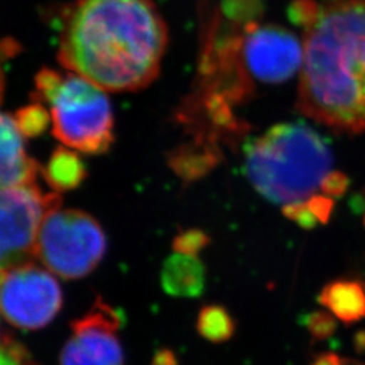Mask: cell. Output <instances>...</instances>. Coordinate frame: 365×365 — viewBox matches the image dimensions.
Here are the masks:
<instances>
[{
	"mask_svg": "<svg viewBox=\"0 0 365 365\" xmlns=\"http://www.w3.org/2000/svg\"><path fill=\"white\" fill-rule=\"evenodd\" d=\"M167 43L152 0H78L61 31L58 60L105 91H138L157 78Z\"/></svg>",
	"mask_w": 365,
	"mask_h": 365,
	"instance_id": "6da1fadb",
	"label": "cell"
},
{
	"mask_svg": "<svg viewBox=\"0 0 365 365\" xmlns=\"http://www.w3.org/2000/svg\"><path fill=\"white\" fill-rule=\"evenodd\" d=\"M304 27L298 108L342 133L365 130V0H295Z\"/></svg>",
	"mask_w": 365,
	"mask_h": 365,
	"instance_id": "7a4b0ae2",
	"label": "cell"
},
{
	"mask_svg": "<svg viewBox=\"0 0 365 365\" xmlns=\"http://www.w3.org/2000/svg\"><path fill=\"white\" fill-rule=\"evenodd\" d=\"M245 170L255 190L283 209L318 196L339 195L341 173L322 137L299 122L265 131L245 150Z\"/></svg>",
	"mask_w": 365,
	"mask_h": 365,
	"instance_id": "3957f363",
	"label": "cell"
},
{
	"mask_svg": "<svg viewBox=\"0 0 365 365\" xmlns=\"http://www.w3.org/2000/svg\"><path fill=\"white\" fill-rule=\"evenodd\" d=\"M36 102L48 106L53 134L83 153H105L114 141V115L105 90L73 72L51 68L36 76Z\"/></svg>",
	"mask_w": 365,
	"mask_h": 365,
	"instance_id": "277c9868",
	"label": "cell"
},
{
	"mask_svg": "<svg viewBox=\"0 0 365 365\" xmlns=\"http://www.w3.org/2000/svg\"><path fill=\"white\" fill-rule=\"evenodd\" d=\"M106 235L90 214L80 210H51L41 222L33 255L52 274L81 279L105 256Z\"/></svg>",
	"mask_w": 365,
	"mask_h": 365,
	"instance_id": "5b68a950",
	"label": "cell"
},
{
	"mask_svg": "<svg viewBox=\"0 0 365 365\" xmlns=\"http://www.w3.org/2000/svg\"><path fill=\"white\" fill-rule=\"evenodd\" d=\"M63 292L49 269L25 260L0 269V314L13 327L37 330L51 324Z\"/></svg>",
	"mask_w": 365,
	"mask_h": 365,
	"instance_id": "8992f818",
	"label": "cell"
},
{
	"mask_svg": "<svg viewBox=\"0 0 365 365\" xmlns=\"http://www.w3.org/2000/svg\"><path fill=\"white\" fill-rule=\"evenodd\" d=\"M60 202L36 184L0 190V269L33 256L39 225Z\"/></svg>",
	"mask_w": 365,
	"mask_h": 365,
	"instance_id": "52a82bcc",
	"label": "cell"
},
{
	"mask_svg": "<svg viewBox=\"0 0 365 365\" xmlns=\"http://www.w3.org/2000/svg\"><path fill=\"white\" fill-rule=\"evenodd\" d=\"M122 317L103 300L72 324V334L61 352V365H123L118 337Z\"/></svg>",
	"mask_w": 365,
	"mask_h": 365,
	"instance_id": "ba28073f",
	"label": "cell"
},
{
	"mask_svg": "<svg viewBox=\"0 0 365 365\" xmlns=\"http://www.w3.org/2000/svg\"><path fill=\"white\" fill-rule=\"evenodd\" d=\"M242 54L250 75L265 84L287 81L303 64V41L283 27L249 25Z\"/></svg>",
	"mask_w": 365,
	"mask_h": 365,
	"instance_id": "9c48e42d",
	"label": "cell"
},
{
	"mask_svg": "<svg viewBox=\"0 0 365 365\" xmlns=\"http://www.w3.org/2000/svg\"><path fill=\"white\" fill-rule=\"evenodd\" d=\"M15 118L0 113V190L36 184L38 164L27 156Z\"/></svg>",
	"mask_w": 365,
	"mask_h": 365,
	"instance_id": "30bf717a",
	"label": "cell"
},
{
	"mask_svg": "<svg viewBox=\"0 0 365 365\" xmlns=\"http://www.w3.org/2000/svg\"><path fill=\"white\" fill-rule=\"evenodd\" d=\"M163 287L180 298H196L205 289V267L196 256L175 252L164 264Z\"/></svg>",
	"mask_w": 365,
	"mask_h": 365,
	"instance_id": "8fae6325",
	"label": "cell"
},
{
	"mask_svg": "<svg viewBox=\"0 0 365 365\" xmlns=\"http://www.w3.org/2000/svg\"><path fill=\"white\" fill-rule=\"evenodd\" d=\"M318 299L346 325L365 318V286L359 280L331 282L321 291Z\"/></svg>",
	"mask_w": 365,
	"mask_h": 365,
	"instance_id": "7c38bea8",
	"label": "cell"
},
{
	"mask_svg": "<svg viewBox=\"0 0 365 365\" xmlns=\"http://www.w3.org/2000/svg\"><path fill=\"white\" fill-rule=\"evenodd\" d=\"M43 175L54 192L58 194L76 188L86 178V167L76 153L60 148L49 158Z\"/></svg>",
	"mask_w": 365,
	"mask_h": 365,
	"instance_id": "4fadbf2b",
	"label": "cell"
},
{
	"mask_svg": "<svg viewBox=\"0 0 365 365\" xmlns=\"http://www.w3.org/2000/svg\"><path fill=\"white\" fill-rule=\"evenodd\" d=\"M197 331L202 337L214 344L226 342L235 331V319L222 306H206L197 317Z\"/></svg>",
	"mask_w": 365,
	"mask_h": 365,
	"instance_id": "5bb4252c",
	"label": "cell"
},
{
	"mask_svg": "<svg viewBox=\"0 0 365 365\" xmlns=\"http://www.w3.org/2000/svg\"><path fill=\"white\" fill-rule=\"evenodd\" d=\"M14 118L25 137H37L49 126V122H52L46 107L38 102L22 108Z\"/></svg>",
	"mask_w": 365,
	"mask_h": 365,
	"instance_id": "9a60e30c",
	"label": "cell"
},
{
	"mask_svg": "<svg viewBox=\"0 0 365 365\" xmlns=\"http://www.w3.org/2000/svg\"><path fill=\"white\" fill-rule=\"evenodd\" d=\"M304 325L315 339H327L337 330V322L333 314L327 312H313L306 315Z\"/></svg>",
	"mask_w": 365,
	"mask_h": 365,
	"instance_id": "2e32d148",
	"label": "cell"
},
{
	"mask_svg": "<svg viewBox=\"0 0 365 365\" xmlns=\"http://www.w3.org/2000/svg\"><path fill=\"white\" fill-rule=\"evenodd\" d=\"M0 365H36L25 348L6 336L0 337Z\"/></svg>",
	"mask_w": 365,
	"mask_h": 365,
	"instance_id": "e0dca14e",
	"label": "cell"
},
{
	"mask_svg": "<svg viewBox=\"0 0 365 365\" xmlns=\"http://www.w3.org/2000/svg\"><path fill=\"white\" fill-rule=\"evenodd\" d=\"M209 244V237L200 230H188L184 235H178L175 238L173 247L175 252L197 256V253Z\"/></svg>",
	"mask_w": 365,
	"mask_h": 365,
	"instance_id": "ac0fdd59",
	"label": "cell"
},
{
	"mask_svg": "<svg viewBox=\"0 0 365 365\" xmlns=\"http://www.w3.org/2000/svg\"><path fill=\"white\" fill-rule=\"evenodd\" d=\"M312 365H348L346 361L334 353H324L315 359Z\"/></svg>",
	"mask_w": 365,
	"mask_h": 365,
	"instance_id": "d6986e66",
	"label": "cell"
},
{
	"mask_svg": "<svg viewBox=\"0 0 365 365\" xmlns=\"http://www.w3.org/2000/svg\"><path fill=\"white\" fill-rule=\"evenodd\" d=\"M157 365H176V360L173 357L172 353L164 352L161 353L158 356V360H157Z\"/></svg>",
	"mask_w": 365,
	"mask_h": 365,
	"instance_id": "ffe728a7",
	"label": "cell"
},
{
	"mask_svg": "<svg viewBox=\"0 0 365 365\" xmlns=\"http://www.w3.org/2000/svg\"><path fill=\"white\" fill-rule=\"evenodd\" d=\"M3 92H4V72H3L1 63H0V102L3 99Z\"/></svg>",
	"mask_w": 365,
	"mask_h": 365,
	"instance_id": "44dd1931",
	"label": "cell"
},
{
	"mask_svg": "<svg viewBox=\"0 0 365 365\" xmlns=\"http://www.w3.org/2000/svg\"><path fill=\"white\" fill-rule=\"evenodd\" d=\"M0 337H1V334H0Z\"/></svg>",
	"mask_w": 365,
	"mask_h": 365,
	"instance_id": "7402d4cb",
	"label": "cell"
},
{
	"mask_svg": "<svg viewBox=\"0 0 365 365\" xmlns=\"http://www.w3.org/2000/svg\"><path fill=\"white\" fill-rule=\"evenodd\" d=\"M364 223H365V218H364Z\"/></svg>",
	"mask_w": 365,
	"mask_h": 365,
	"instance_id": "603a6c76",
	"label": "cell"
}]
</instances>
